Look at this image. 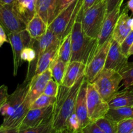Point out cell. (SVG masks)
Wrapping results in <instances>:
<instances>
[{
	"label": "cell",
	"mask_w": 133,
	"mask_h": 133,
	"mask_svg": "<svg viewBox=\"0 0 133 133\" xmlns=\"http://www.w3.org/2000/svg\"><path fill=\"white\" fill-rule=\"evenodd\" d=\"M30 105L31 102L26 97L25 99L22 103V105L10 116L4 118L3 122L1 125V127L10 129L18 128L30 110Z\"/></svg>",
	"instance_id": "obj_19"
},
{
	"label": "cell",
	"mask_w": 133,
	"mask_h": 133,
	"mask_svg": "<svg viewBox=\"0 0 133 133\" xmlns=\"http://www.w3.org/2000/svg\"><path fill=\"white\" fill-rule=\"evenodd\" d=\"M59 87L60 84L54 79H51L47 84L44 91V94L51 97H57L59 90Z\"/></svg>",
	"instance_id": "obj_33"
},
{
	"label": "cell",
	"mask_w": 133,
	"mask_h": 133,
	"mask_svg": "<svg viewBox=\"0 0 133 133\" xmlns=\"http://www.w3.org/2000/svg\"><path fill=\"white\" fill-rule=\"evenodd\" d=\"M56 133H62V132H61V131H56Z\"/></svg>",
	"instance_id": "obj_50"
},
{
	"label": "cell",
	"mask_w": 133,
	"mask_h": 133,
	"mask_svg": "<svg viewBox=\"0 0 133 133\" xmlns=\"http://www.w3.org/2000/svg\"><path fill=\"white\" fill-rule=\"evenodd\" d=\"M132 108H133V107H132Z\"/></svg>",
	"instance_id": "obj_52"
},
{
	"label": "cell",
	"mask_w": 133,
	"mask_h": 133,
	"mask_svg": "<svg viewBox=\"0 0 133 133\" xmlns=\"http://www.w3.org/2000/svg\"><path fill=\"white\" fill-rule=\"evenodd\" d=\"M121 6H118L112 11L107 13L101 27L98 37V46L101 47L104 43L112 38L113 32L120 16Z\"/></svg>",
	"instance_id": "obj_15"
},
{
	"label": "cell",
	"mask_w": 133,
	"mask_h": 133,
	"mask_svg": "<svg viewBox=\"0 0 133 133\" xmlns=\"http://www.w3.org/2000/svg\"><path fill=\"white\" fill-rule=\"evenodd\" d=\"M57 97H51L42 94L38 97L30 105V109H42L55 105Z\"/></svg>",
	"instance_id": "obj_29"
},
{
	"label": "cell",
	"mask_w": 133,
	"mask_h": 133,
	"mask_svg": "<svg viewBox=\"0 0 133 133\" xmlns=\"http://www.w3.org/2000/svg\"><path fill=\"white\" fill-rule=\"evenodd\" d=\"M128 10L127 6L122 10L112 36V38L119 44H122V42L132 31L130 27L131 17L129 16Z\"/></svg>",
	"instance_id": "obj_17"
},
{
	"label": "cell",
	"mask_w": 133,
	"mask_h": 133,
	"mask_svg": "<svg viewBox=\"0 0 133 133\" xmlns=\"http://www.w3.org/2000/svg\"><path fill=\"white\" fill-rule=\"evenodd\" d=\"M130 27L132 31H133V17L131 18V20H130Z\"/></svg>",
	"instance_id": "obj_47"
},
{
	"label": "cell",
	"mask_w": 133,
	"mask_h": 133,
	"mask_svg": "<svg viewBox=\"0 0 133 133\" xmlns=\"http://www.w3.org/2000/svg\"><path fill=\"white\" fill-rule=\"evenodd\" d=\"M38 0H16L14 7L27 24L36 14Z\"/></svg>",
	"instance_id": "obj_21"
},
{
	"label": "cell",
	"mask_w": 133,
	"mask_h": 133,
	"mask_svg": "<svg viewBox=\"0 0 133 133\" xmlns=\"http://www.w3.org/2000/svg\"><path fill=\"white\" fill-rule=\"evenodd\" d=\"M127 7L133 14V0H129L127 3Z\"/></svg>",
	"instance_id": "obj_45"
},
{
	"label": "cell",
	"mask_w": 133,
	"mask_h": 133,
	"mask_svg": "<svg viewBox=\"0 0 133 133\" xmlns=\"http://www.w3.org/2000/svg\"><path fill=\"white\" fill-rule=\"evenodd\" d=\"M9 43L11 45L13 54V63H14V71L13 75L16 76L18 69L22 64L21 53L23 49L26 47H32L35 39L30 36L27 31L25 30L18 32L10 33L7 35Z\"/></svg>",
	"instance_id": "obj_8"
},
{
	"label": "cell",
	"mask_w": 133,
	"mask_h": 133,
	"mask_svg": "<svg viewBox=\"0 0 133 133\" xmlns=\"http://www.w3.org/2000/svg\"><path fill=\"white\" fill-rule=\"evenodd\" d=\"M128 58L122 52L120 44L112 38L105 68L119 72L129 62Z\"/></svg>",
	"instance_id": "obj_13"
},
{
	"label": "cell",
	"mask_w": 133,
	"mask_h": 133,
	"mask_svg": "<svg viewBox=\"0 0 133 133\" xmlns=\"http://www.w3.org/2000/svg\"><path fill=\"white\" fill-rule=\"evenodd\" d=\"M86 67L87 66L81 62H70L68 65L66 74L62 81V85L68 88H71L77 83L79 77L84 74Z\"/></svg>",
	"instance_id": "obj_20"
},
{
	"label": "cell",
	"mask_w": 133,
	"mask_h": 133,
	"mask_svg": "<svg viewBox=\"0 0 133 133\" xmlns=\"http://www.w3.org/2000/svg\"><path fill=\"white\" fill-rule=\"evenodd\" d=\"M53 130L52 120H51L50 122L38 127L19 131V133H51Z\"/></svg>",
	"instance_id": "obj_31"
},
{
	"label": "cell",
	"mask_w": 133,
	"mask_h": 133,
	"mask_svg": "<svg viewBox=\"0 0 133 133\" xmlns=\"http://www.w3.org/2000/svg\"><path fill=\"white\" fill-rule=\"evenodd\" d=\"M51 133H56V131H55V130H54V129H53V131H52V132H51Z\"/></svg>",
	"instance_id": "obj_49"
},
{
	"label": "cell",
	"mask_w": 133,
	"mask_h": 133,
	"mask_svg": "<svg viewBox=\"0 0 133 133\" xmlns=\"http://www.w3.org/2000/svg\"><path fill=\"white\" fill-rule=\"evenodd\" d=\"M74 1V0H59L56 16H57L58 13L61 12L64 9H65L68 5H70V4L71 3H72Z\"/></svg>",
	"instance_id": "obj_41"
},
{
	"label": "cell",
	"mask_w": 133,
	"mask_h": 133,
	"mask_svg": "<svg viewBox=\"0 0 133 133\" xmlns=\"http://www.w3.org/2000/svg\"><path fill=\"white\" fill-rule=\"evenodd\" d=\"M30 82L25 81L18 84L12 94L9 95L6 102L0 109V113L4 118L10 116L25 99L29 89Z\"/></svg>",
	"instance_id": "obj_12"
},
{
	"label": "cell",
	"mask_w": 133,
	"mask_h": 133,
	"mask_svg": "<svg viewBox=\"0 0 133 133\" xmlns=\"http://www.w3.org/2000/svg\"><path fill=\"white\" fill-rule=\"evenodd\" d=\"M22 61H26L29 64H31L35 62L36 59V52L32 47H26L21 53Z\"/></svg>",
	"instance_id": "obj_34"
},
{
	"label": "cell",
	"mask_w": 133,
	"mask_h": 133,
	"mask_svg": "<svg viewBox=\"0 0 133 133\" xmlns=\"http://www.w3.org/2000/svg\"><path fill=\"white\" fill-rule=\"evenodd\" d=\"M60 44L54 45L48 50L45 51L38 60L36 68L35 70V75H38L42 74L50 68L52 62H53L57 56L58 48Z\"/></svg>",
	"instance_id": "obj_24"
},
{
	"label": "cell",
	"mask_w": 133,
	"mask_h": 133,
	"mask_svg": "<svg viewBox=\"0 0 133 133\" xmlns=\"http://www.w3.org/2000/svg\"><path fill=\"white\" fill-rule=\"evenodd\" d=\"M8 96H9V94H8L7 86L5 84L0 86V109L6 102Z\"/></svg>",
	"instance_id": "obj_40"
},
{
	"label": "cell",
	"mask_w": 133,
	"mask_h": 133,
	"mask_svg": "<svg viewBox=\"0 0 133 133\" xmlns=\"http://www.w3.org/2000/svg\"><path fill=\"white\" fill-rule=\"evenodd\" d=\"M61 42L57 38L55 34L49 29L47 31L46 33L42 37L35 40L32 48H34L35 52H36V59H35V62H33L32 63L29 64L27 75H26L25 80V81L30 82L31 79L35 75L38 60L40 58V56L48 49L54 45H57V44H60Z\"/></svg>",
	"instance_id": "obj_9"
},
{
	"label": "cell",
	"mask_w": 133,
	"mask_h": 133,
	"mask_svg": "<svg viewBox=\"0 0 133 133\" xmlns=\"http://www.w3.org/2000/svg\"><path fill=\"white\" fill-rule=\"evenodd\" d=\"M122 80L118 71L104 68L92 83L101 97L108 101L118 92Z\"/></svg>",
	"instance_id": "obj_5"
},
{
	"label": "cell",
	"mask_w": 133,
	"mask_h": 133,
	"mask_svg": "<svg viewBox=\"0 0 133 133\" xmlns=\"http://www.w3.org/2000/svg\"><path fill=\"white\" fill-rule=\"evenodd\" d=\"M107 102L110 108L132 107L133 88H125L118 92Z\"/></svg>",
	"instance_id": "obj_22"
},
{
	"label": "cell",
	"mask_w": 133,
	"mask_h": 133,
	"mask_svg": "<svg viewBox=\"0 0 133 133\" xmlns=\"http://www.w3.org/2000/svg\"><path fill=\"white\" fill-rule=\"evenodd\" d=\"M133 55V44L132 45H131V48H130L129 49V57H130L131 55Z\"/></svg>",
	"instance_id": "obj_46"
},
{
	"label": "cell",
	"mask_w": 133,
	"mask_h": 133,
	"mask_svg": "<svg viewBox=\"0 0 133 133\" xmlns=\"http://www.w3.org/2000/svg\"><path fill=\"white\" fill-rule=\"evenodd\" d=\"M106 116L112 119L117 123H119L121 121L133 118V108H110Z\"/></svg>",
	"instance_id": "obj_27"
},
{
	"label": "cell",
	"mask_w": 133,
	"mask_h": 133,
	"mask_svg": "<svg viewBox=\"0 0 133 133\" xmlns=\"http://www.w3.org/2000/svg\"><path fill=\"white\" fill-rule=\"evenodd\" d=\"M111 39L107 41L98 48L96 54L86 67L84 79L88 83H92L105 68Z\"/></svg>",
	"instance_id": "obj_10"
},
{
	"label": "cell",
	"mask_w": 133,
	"mask_h": 133,
	"mask_svg": "<svg viewBox=\"0 0 133 133\" xmlns=\"http://www.w3.org/2000/svg\"><path fill=\"white\" fill-rule=\"evenodd\" d=\"M107 15V8L105 0H97V2L82 16L80 22L82 28L92 38L98 39L101 27Z\"/></svg>",
	"instance_id": "obj_4"
},
{
	"label": "cell",
	"mask_w": 133,
	"mask_h": 133,
	"mask_svg": "<svg viewBox=\"0 0 133 133\" xmlns=\"http://www.w3.org/2000/svg\"><path fill=\"white\" fill-rule=\"evenodd\" d=\"M62 133H83V132H82V131H79V132H70V131H67V130H65V131H62Z\"/></svg>",
	"instance_id": "obj_48"
},
{
	"label": "cell",
	"mask_w": 133,
	"mask_h": 133,
	"mask_svg": "<svg viewBox=\"0 0 133 133\" xmlns=\"http://www.w3.org/2000/svg\"><path fill=\"white\" fill-rule=\"evenodd\" d=\"M71 56V32L64 38L58 48L57 56L58 58L66 63L69 64Z\"/></svg>",
	"instance_id": "obj_26"
},
{
	"label": "cell",
	"mask_w": 133,
	"mask_h": 133,
	"mask_svg": "<svg viewBox=\"0 0 133 133\" xmlns=\"http://www.w3.org/2000/svg\"><path fill=\"white\" fill-rule=\"evenodd\" d=\"M19 130L18 128H5L0 126V133H19Z\"/></svg>",
	"instance_id": "obj_43"
},
{
	"label": "cell",
	"mask_w": 133,
	"mask_h": 133,
	"mask_svg": "<svg viewBox=\"0 0 133 133\" xmlns=\"http://www.w3.org/2000/svg\"><path fill=\"white\" fill-rule=\"evenodd\" d=\"M133 44V31H131L120 44V48L122 52L127 57H129V51L131 45Z\"/></svg>",
	"instance_id": "obj_36"
},
{
	"label": "cell",
	"mask_w": 133,
	"mask_h": 133,
	"mask_svg": "<svg viewBox=\"0 0 133 133\" xmlns=\"http://www.w3.org/2000/svg\"><path fill=\"white\" fill-rule=\"evenodd\" d=\"M133 131V118L125 119L118 123L117 133H131Z\"/></svg>",
	"instance_id": "obj_35"
},
{
	"label": "cell",
	"mask_w": 133,
	"mask_h": 133,
	"mask_svg": "<svg viewBox=\"0 0 133 133\" xmlns=\"http://www.w3.org/2000/svg\"><path fill=\"white\" fill-rule=\"evenodd\" d=\"M16 0H0V3L3 5H11L15 3Z\"/></svg>",
	"instance_id": "obj_44"
},
{
	"label": "cell",
	"mask_w": 133,
	"mask_h": 133,
	"mask_svg": "<svg viewBox=\"0 0 133 133\" xmlns=\"http://www.w3.org/2000/svg\"><path fill=\"white\" fill-rule=\"evenodd\" d=\"M84 81V74L71 88L60 85L52 118V125L55 131L62 132L66 129L68 119L75 112L78 94Z\"/></svg>",
	"instance_id": "obj_1"
},
{
	"label": "cell",
	"mask_w": 133,
	"mask_h": 133,
	"mask_svg": "<svg viewBox=\"0 0 133 133\" xmlns=\"http://www.w3.org/2000/svg\"><path fill=\"white\" fill-rule=\"evenodd\" d=\"M48 27L44 19L37 14L27 23L26 31L32 39H38L42 37L48 29Z\"/></svg>",
	"instance_id": "obj_23"
},
{
	"label": "cell",
	"mask_w": 133,
	"mask_h": 133,
	"mask_svg": "<svg viewBox=\"0 0 133 133\" xmlns=\"http://www.w3.org/2000/svg\"><path fill=\"white\" fill-rule=\"evenodd\" d=\"M59 0H38L36 14L49 26L57 14Z\"/></svg>",
	"instance_id": "obj_18"
},
{
	"label": "cell",
	"mask_w": 133,
	"mask_h": 133,
	"mask_svg": "<svg viewBox=\"0 0 133 133\" xmlns=\"http://www.w3.org/2000/svg\"><path fill=\"white\" fill-rule=\"evenodd\" d=\"M87 84H88V82L84 79V82L82 84L79 91L75 107V113L79 118L81 127L82 129L86 127L90 122H92V121L90 119L89 116H88V108H87Z\"/></svg>",
	"instance_id": "obj_16"
},
{
	"label": "cell",
	"mask_w": 133,
	"mask_h": 133,
	"mask_svg": "<svg viewBox=\"0 0 133 133\" xmlns=\"http://www.w3.org/2000/svg\"><path fill=\"white\" fill-rule=\"evenodd\" d=\"M87 103L89 118L92 122L105 116L109 111V105L99 94L92 83H88Z\"/></svg>",
	"instance_id": "obj_7"
},
{
	"label": "cell",
	"mask_w": 133,
	"mask_h": 133,
	"mask_svg": "<svg viewBox=\"0 0 133 133\" xmlns=\"http://www.w3.org/2000/svg\"><path fill=\"white\" fill-rule=\"evenodd\" d=\"M54 105L42 109H30L18 129L19 131L38 127L52 120Z\"/></svg>",
	"instance_id": "obj_11"
},
{
	"label": "cell",
	"mask_w": 133,
	"mask_h": 133,
	"mask_svg": "<svg viewBox=\"0 0 133 133\" xmlns=\"http://www.w3.org/2000/svg\"><path fill=\"white\" fill-rule=\"evenodd\" d=\"M68 65V64L66 63L57 57L49 68L51 71L53 79L60 85L62 84L63 81Z\"/></svg>",
	"instance_id": "obj_25"
},
{
	"label": "cell",
	"mask_w": 133,
	"mask_h": 133,
	"mask_svg": "<svg viewBox=\"0 0 133 133\" xmlns=\"http://www.w3.org/2000/svg\"><path fill=\"white\" fill-rule=\"evenodd\" d=\"M124 0H105L107 8V13L112 11L118 6H122Z\"/></svg>",
	"instance_id": "obj_39"
},
{
	"label": "cell",
	"mask_w": 133,
	"mask_h": 133,
	"mask_svg": "<svg viewBox=\"0 0 133 133\" xmlns=\"http://www.w3.org/2000/svg\"><path fill=\"white\" fill-rule=\"evenodd\" d=\"M0 25L3 27L7 35L25 30L27 25L25 22L16 11L14 4L3 5L1 3Z\"/></svg>",
	"instance_id": "obj_6"
},
{
	"label": "cell",
	"mask_w": 133,
	"mask_h": 133,
	"mask_svg": "<svg viewBox=\"0 0 133 133\" xmlns=\"http://www.w3.org/2000/svg\"><path fill=\"white\" fill-rule=\"evenodd\" d=\"M66 130L71 132H77L82 130L79 118L75 112L70 116L68 119Z\"/></svg>",
	"instance_id": "obj_32"
},
{
	"label": "cell",
	"mask_w": 133,
	"mask_h": 133,
	"mask_svg": "<svg viewBox=\"0 0 133 133\" xmlns=\"http://www.w3.org/2000/svg\"><path fill=\"white\" fill-rule=\"evenodd\" d=\"M5 42H9V39L3 27L0 25V48Z\"/></svg>",
	"instance_id": "obj_42"
},
{
	"label": "cell",
	"mask_w": 133,
	"mask_h": 133,
	"mask_svg": "<svg viewBox=\"0 0 133 133\" xmlns=\"http://www.w3.org/2000/svg\"><path fill=\"white\" fill-rule=\"evenodd\" d=\"M83 133H105L94 122H92L82 129Z\"/></svg>",
	"instance_id": "obj_38"
},
{
	"label": "cell",
	"mask_w": 133,
	"mask_h": 133,
	"mask_svg": "<svg viewBox=\"0 0 133 133\" xmlns=\"http://www.w3.org/2000/svg\"><path fill=\"white\" fill-rule=\"evenodd\" d=\"M122 77L123 85L125 88H131L133 86V62H128L119 71Z\"/></svg>",
	"instance_id": "obj_30"
},
{
	"label": "cell",
	"mask_w": 133,
	"mask_h": 133,
	"mask_svg": "<svg viewBox=\"0 0 133 133\" xmlns=\"http://www.w3.org/2000/svg\"><path fill=\"white\" fill-rule=\"evenodd\" d=\"M131 133H133V131H132V132H131Z\"/></svg>",
	"instance_id": "obj_51"
},
{
	"label": "cell",
	"mask_w": 133,
	"mask_h": 133,
	"mask_svg": "<svg viewBox=\"0 0 133 133\" xmlns=\"http://www.w3.org/2000/svg\"><path fill=\"white\" fill-rule=\"evenodd\" d=\"M71 61H79L87 66L98 49V40L92 38L82 28L81 22L76 20L71 31Z\"/></svg>",
	"instance_id": "obj_2"
},
{
	"label": "cell",
	"mask_w": 133,
	"mask_h": 133,
	"mask_svg": "<svg viewBox=\"0 0 133 133\" xmlns=\"http://www.w3.org/2000/svg\"><path fill=\"white\" fill-rule=\"evenodd\" d=\"M51 79H53V77L50 68L48 69L42 74L34 75L33 77L30 81L29 89L27 96L31 104L38 97L44 94L47 84Z\"/></svg>",
	"instance_id": "obj_14"
},
{
	"label": "cell",
	"mask_w": 133,
	"mask_h": 133,
	"mask_svg": "<svg viewBox=\"0 0 133 133\" xmlns=\"http://www.w3.org/2000/svg\"><path fill=\"white\" fill-rule=\"evenodd\" d=\"M97 0H83V5H82L81 9L80 12H79V14H78L77 20L81 21V19L82 16L83 15V14L87 10H88L90 8L92 7L97 2Z\"/></svg>",
	"instance_id": "obj_37"
},
{
	"label": "cell",
	"mask_w": 133,
	"mask_h": 133,
	"mask_svg": "<svg viewBox=\"0 0 133 133\" xmlns=\"http://www.w3.org/2000/svg\"><path fill=\"white\" fill-rule=\"evenodd\" d=\"M94 122L105 133H117L118 123L107 116L99 118Z\"/></svg>",
	"instance_id": "obj_28"
},
{
	"label": "cell",
	"mask_w": 133,
	"mask_h": 133,
	"mask_svg": "<svg viewBox=\"0 0 133 133\" xmlns=\"http://www.w3.org/2000/svg\"><path fill=\"white\" fill-rule=\"evenodd\" d=\"M83 2V0H74L56 16L48 27L61 42L71 32L81 9Z\"/></svg>",
	"instance_id": "obj_3"
}]
</instances>
